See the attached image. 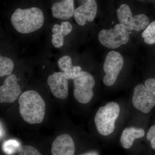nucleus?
Masks as SVG:
<instances>
[{
    "mask_svg": "<svg viewBox=\"0 0 155 155\" xmlns=\"http://www.w3.org/2000/svg\"><path fill=\"white\" fill-rule=\"evenodd\" d=\"M19 113L23 120L30 124H40L44 119L46 104L39 93L27 91L19 97Z\"/></svg>",
    "mask_w": 155,
    "mask_h": 155,
    "instance_id": "1",
    "label": "nucleus"
},
{
    "mask_svg": "<svg viewBox=\"0 0 155 155\" xmlns=\"http://www.w3.org/2000/svg\"><path fill=\"white\" fill-rule=\"evenodd\" d=\"M44 16L40 9L36 7L17 8L11 17L14 28L19 33L28 34L38 30L44 23Z\"/></svg>",
    "mask_w": 155,
    "mask_h": 155,
    "instance_id": "2",
    "label": "nucleus"
},
{
    "mask_svg": "<svg viewBox=\"0 0 155 155\" xmlns=\"http://www.w3.org/2000/svg\"><path fill=\"white\" fill-rule=\"evenodd\" d=\"M120 109L117 103L111 102L101 107L97 112L94 122L98 132L103 136L113 133L115 129V122L119 117Z\"/></svg>",
    "mask_w": 155,
    "mask_h": 155,
    "instance_id": "3",
    "label": "nucleus"
},
{
    "mask_svg": "<svg viewBox=\"0 0 155 155\" xmlns=\"http://www.w3.org/2000/svg\"><path fill=\"white\" fill-rule=\"evenodd\" d=\"M73 80V94L75 99L81 104H87L93 97L94 78L88 72L81 71Z\"/></svg>",
    "mask_w": 155,
    "mask_h": 155,
    "instance_id": "4",
    "label": "nucleus"
},
{
    "mask_svg": "<svg viewBox=\"0 0 155 155\" xmlns=\"http://www.w3.org/2000/svg\"><path fill=\"white\" fill-rule=\"evenodd\" d=\"M99 40L104 46L114 49L127 43L129 40L128 30L124 25L117 24L114 28L103 29L98 35Z\"/></svg>",
    "mask_w": 155,
    "mask_h": 155,
    "instance_id": "5",
    "label": "nucleus"
},
{
    "mask_svg": "<svg viewBox=\"0 0 155 155\" xmlns=\"http://www.w3.org/2000/svg\"><path fill=\"white\" fill-rule=\"evenodd\" d=\"M123 64V58L119 52L111 51L108 53L104 65V70L105 73L104 83L105 85L111 86L115 83Z\"/></svg>",
    "mask_w": 155,
    "mask_h": 155,
    "instance_id": "6",
    "label": "nucleus"
},
{
    "mask_svg": "<svg viewBox=\"0 0 155 155\" xmlns=\"http://www.w3.org/2000/svg\"><path fill=\"white\" fill-rule=\"evenodd\" d=\"M132 102L136 109L148 114L155 106V96L143 84H139L134 90Z\"/></svg>",
    "mask_w": 155,
    "mask_h": 155,
    "instance_id": "7",
    "label": "nucleus"
},
{
    "mask_svg": "<svg viewBox=\"0 0 155 155\" xmlns=\"http://www.w3.org/2000/svg\"><path fill=\"white\" fill-rule=\"evenodd\" d=\"M18 78L14 74H11L4 81L0 87V103H12L17 99L22 93L18 83Z\"/></svg>",
    "mask_w": 155,
    "mask_h": 155,
    "instance_id": "8",
    "label": "nucleus"
},
{
    "mask_svg": "<svg viewBox=\"0 0 155 155\" xmlns=\"http://www.w3.org/2000/svg\"><path fill=\"white\" fill-rule=\"evenodd\" d=\"M68 79L63 72H56L48 77V84L54 96L60 99L67 98L69 95Z\"/></svg>",
    "mask_w": 155,
    "mask_h": 155,
    "instance_id": "9",
    "label": "nucleus"
},
{
    "mask_svg": "<svg viewBox=\"0 0 155 155\" xmlns=\"http://www.w3.org/2000/svg\"><path fill=\"white\" fill-rule=\"evenodd\" d=\"M75 146L73 139L68 134H61L53 141L52 155H74Z\"/></svg>",
    "mask_w": 155,
    "mask_h": 155,
    "instance_id": "10",
    "label": "nucleus"
},
{
    "mask_svg": "<svg viewBox=\"0 0 155 155\" xmlns=\"http://www.w3.org/2000/svg\"><path fill=\"white\" fill-rule=\"evenodd\" d=\"M97 5L95 0H87L83 5L75 9L74 18L80 25H85L86 21H92L96 15Z\"/></svg>",
    "mask_w": 155,
    "mask_h": 155,
    "instance_id": "11",
    "label": "nucleus"
},
{
    "mask_svg": "<svg viewBox=\"0 0 155 155\" xmlns=\"http://www.w3.org/2000/svg\"><path fill=\"white\" fill-rule=\"evenodd\" d=\"M53 17L58 19H67L74 15V0H62L53 4L51 8Z\"/></svg>",
    "mask_w": 155,
    "mask_h": 155,
    "instance_id": "12",
    "label": "nucleus"
},
{
    "mask_svg": "<svg viewBox=\"0 0 155 155\" xmlns=\"http://www.w3.org/2000/svg\"><path fill=\"white\" fill-rule=\"evenodd\" d=\"M72 26L67 21L62 22L61 25L55 24L53 26L52 31V43L58 48H61L64 44V37L72 31Z\"/></svg>",
    "mask_w": 155,
    "mask_h": 155,
    "instance_id": "13",
    "label": "nucleus"
},
{
    "mask_svg": "<svg viewBox=\"0 0 155 155\" xmlns=\"http://www.w3.org/2000/svg\"><path fill=\"white\" fill-rule=\"evenodd\" d=\"M144 135V130L142 128L127 127L122 131L120 142L124 148L127 149L132 147L135 140L141 138Z\"/></svg>",
    "mask_w": 155,
    "mask_h": 155,
    "instance_id": "14",
    "label": "nucleus"
},
{
    "mask_svg": "<svg viewBox=\"0 0 155 155\" xmlns=\"http://www.w3.org/2000/svg\"><path fill=\"white\" fill-rule=\"evenodd\" d=\"M117 14L120 24L124 25L128 31L134 30V17L129 6L126 4L121 5L117 10Z\"/></svg>",
    "mask_w": 155,
    "mask_h": 155,
    "instance_id": "15",
    "label": "nucleus"
},
{
    "mask_svg": "<svg viewBox=\"0 0 155 155\" xmlns=\"http://www.w3.org/2000/svg\"><path fill=\"white\" fill-rule=\"evenodd\" d=\"M14 62L10 58L0 56V76L10 75L14 69Z\"/></svg>",
    "mask_w": 155,
    "mask_h": 155,
    "instance_id": "16",
    "label": "nucleus"
},
{
    "mask_svg": "<svg viewBox=\"0 0 155 155\" xmlns=\"http://www.w3.org/2000/svg\"><path fill=\"white\" fill-rule=\"evenodd\" d=\"M149 23V19L143 14L135 15L133 17V29L136 31H140L146 28Z\"/></svg>",
    "mask_w": 155,
    "mask_h": 155,
    "instance_id": "17",
    "label": "nucleus"
},
{
    "mask_svg": "<svg viewBox=\"0 0 155 155\" xmlns=\"http://www.w3.org/2000/svg\"><path fill=\"white\" fill-rule=\"evenodd\" d=\"M145 43L149 45L155 43V21L148 25L142 34Z\"/></svg>",
    "mask_w": 155,
    "mask_h": 155,
    "instance_id": "18",
    "label": "nucleus"
},
{
    "mask_svg": "<svg viewBox=\"0 0 155 155\" xmlns=\"http://www.w3.org/2000/svg\"><path fill=\"white\" fill-rule=\"evenodd\" d=\"M21 146L18 142L16 140H8L5 142L3 145V149L5 152L8 155H11L18 152L19 147Z\"/></svg>",
    "mask_w": 155,
    "mask_h": 155,
    "instance_id": "19",
    "label": "nucleus"
},
{
    "mask_svg": "<svg viewBox=\"0 0 155 155\" xmlns=\"http://www.w3.org/2000/svg\"><path fill=\"white\" fill-rule=\"evenodd\" d=\"M58 64L62 72L65 73L69 71L73 67L72 59L69 56L65 55L60 58L58 61Z\"/></svg>",
    "mask_w": 155,
    "mask_h": 155,
    "instance_id": "20",
    "label": "nucleus"
},
{
    "mask_svg": "<svg viewBox=\"0 0 155 155\" xmlns=\"http://www.w3.org/2000/svg\"><path fill=\"white\" fill-rule=\"evenodd\" d=\"M19 155H42L38 150L29 145L21 146L18 151Z\"/></svg>",
    "mask_w": 155,
    "mask_h": 155,
    "instance_id": "21",
    "label": "nucleus"
},
{
    "mask_svg": "<svg viewBox=\"0 0 155 155\" xmlns=\"http://www.w3.org/2000/svg\"><path fill=\"white\" fill-rule=\"evenodd\" d=\"M81 71V68L80 66H73L69 71L64 73L67 79L74 80Z\"/></svg>",
    "mask_w": 155,
    "mask_h": 155,
    "instance_id": "22",
    "label": "nucleus"
},
{
    "mask_svg": "<svg viewBox=\"0 0 155 155\" xmlns=\"http://www.w3.org/2000/svg\"><path fill=\"white\" fill-rule=\"evenodd\" d=\"M147 139L150 141L151 145L155 150V125L151 126L148 130L147 136Z\"/></svg>",
    "mask_w": 155,
    "mask_h": 155,
    "instance_id": "23",
    "label": "nucleus"
},
{
    "mask_svg": "<svg viewBox=\"0 0 155 155\" xmlns=\"http://www.w3.org/2000/svg\"><path fill=\"white\" fill-rule=\"evenodd\" d=\"M145 86L155 96V78H149L145 82Z\"/></svg>",
    "mask_w": 155,
    "mask_h": 155,
    "instance_id": "24",
    "label": "nucleus"
},
{
    "mask_svg": "<svg viewBox=\"0 0 155 155\" xmlns=\"http://www.w3.org/2000/svg\"><path fill=\"white\" fill-rule=\"evenodd\" d=\"M81 155H99L98 153L96 151H91L85 153Z\"/></svg>",
    "mask_w": 155,
    "mask_h": 155,
    "instance_id": "25",
    "label": "nucleus"
}]
</instances>
